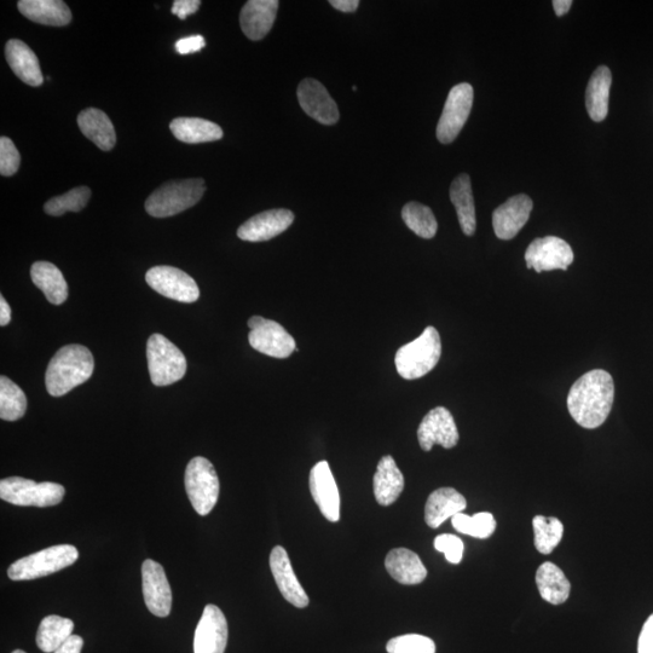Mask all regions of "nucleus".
Masks as SVG:
<instances>
[{"label": "nucleus", "mask_w": 653, "mask_h": 653, "mask_svg": "<svg viewBox=\"0 0 653 653\" xmlns=\"http://www.w3.org/2000/svg\"><path fill=\"white\" fill-rule=\"evenodd\" d=\"M614 400L615 383L611 374L603 369H594L572 385L568 409L577 424L593 430L609 418Z\"/></svg>", "instance_id": "obj_1"}, {"label": "nucleus", "mask_w": 653, "mask_h": 653, "mask_svg": "<svg viewBox=\"0 0 653 653\" xmlns=\"http://www.w3.org/2000/svg\"><path fill=\"white\" fill-rule=\"evenodd\" d=\"M94 369V356L88 348L78 344L63 346L46 369V390L54 397L65 396L74 387L88 381Z\"/></svg>", "instance_id": "obj_2"}, {"label": "nucleus", "mask_w": 653, "mask_h": 653, "mask_svg": "<svg viewBox=\"0 0 653 653\" xmlns=\"http://www.w3.org/2000/svg\"><path fill=\"white\" fill-rule=\"evenodd\" d=\"M442 356L441 337L435 327H427L414 342L403 345L397 351L395 364L403 379L415 380L425 377L437 366Z\"/></svg>", "instance_id": "obj_3"}, {"label": "nucleus", "mask_w": 653, "mask_h": 653, "mask_svg": "<svg viewBox=\"0 0 653 653\" xmlns=\"http://www.w3.org/2000/svg\"><path fill=\"white\" fill-rule=\"evenodd\" d=\"M205 192L206 183L202 178L165 183L149 196L146 211L155 218L176 216L198 204Z\"/></svg>", "instance_id": "obj_4"}, {"label": "nucleus", "mask_w": 653, "mask_h": 653, "mask_svg": "<svg viewBox=\"0 0 653 653\" xmlns=\"http://www.w3.org/2000/svg\"><path fill=\"white\" fill-rule=\"evenodd\" d=\"M79 558L77 548L72 545H57L25 558L16 560L8 569L13 581H31L49 576L73 565Z\"/></svg>", "instance_id": "obj_5"}, {"label": "nucleus", "mask_w": 653, "mask_h": 653, "mask_svg": "<svg viewBox=\"0 0 653 653\" xmlns=\"http://www.w3.org/2000/svg\"><path fill=\"white\" fill-rule=\"evenodd\" d=\"M147 357L150 379L155 386L175 384L187 373L186 356L164 335H150Z\"/></svg>", "instance_id": "obj_6"}, {"label": "nucleus", "mask_w": 653, "mask_h": 653, "mask_svg": "<svg viewBox=\"0 0 653 653\" xmlns=\"http://www.w3.org/2000/svg\"><path fill=\"white\" fill-rule=\"evenodd\" d=\"M66 489L52 482L37 483L22 477H10L0 482V498L22 507H51L65 498Z\"/></svg>", "instance_id": "obj_7"}, {"label": "nucleus", "mask_w": 653, "mask_h": 653, "mask_svg": "<svg viewBox=\"0 0 653 653\" xmlns=\"http://www.w3.org/2000/svg\"><path fill=\"white\" fill-rule=\"evenodd\" d=\"M187 495L194 510L207 516L215 508L219 498V478L215 467L205 458L190 460L186 471Z\"/></svg>", "instance_id": "obj_8"}, {"label": "nucleus", "mask_w": 653, "mask_h": 653, "mask_svg": "<svg viewBox=\"0 0 653 653\" xmlns=\"http://www.w3.org/2000/svg\"><path fill=\"white\" fill-rule=\"evenodd\" d=\"M251 332L248 342L252 348L270 357L288 358L294 351H298L296 340L283 328L280 323L253 316L248 321Z\"/></svg>", "instance_id": "obj_9"}, {"label": "nucleus", "mask_w": 653, "mask_h": 653, "mask_svg": "<svg viewBox=\"0 0 653 653\" xmlns=\"http://www.w3.org/2000/svg\"><path fill=\"white\" fill-rule=\"evenodd\" d=\"M473 88L470 84L461 83L450 90L446 106L437 125V138L443 144L456 140L464 129L473 106Z\"/></svg>", "instance_id": "obj_10"}, {"label": "nucleus", "mask_w": 653, "mask_h": 653, "mask_svg": "<svg viewBox=\"0 0 653 653\" xmlns=\"http://www.w3.org/2000/svg\"><path fill=\"white\" fill-rule=\"evenodd\" d=\"M146 281L154 291L181 303H195L200 298L198 283L184 271L173 267H154L148 270Z\"/></svg>", "instance_id": "obj_11"}, {"label": "nucleus", "mask_w": 653, "mask_h": 653, "mask_svg": "<svg viewBox=\"0 0 653 653\" xmlns=\"http://www.w3.org/2000/svg\"><path fill=\"white\" fill-rule=\"evenodd\" d=\"M525 262L529 269H534L539 274L543 271H565L574 262V252L563 239L546 236L531 242L525 252Z\"/></svg>", "instance_id": "obj_12"}, {"label": "nucleus", "mask_w": 653, "mask_h": 653, "mask_svg": "<svg viewBox=\"0 0 653 653\" xmlns=\"http://www.w3.org/2000/svg\"><path fill=\"white\" fill-rule=\"evenodd\" d=\"M418 439L421 449L425 452H430L436 444L446 449L456 447L460 436L452 413L444 407L432 409L421 421Z\"/></svg>", "instance_id": "obj_13"}, {"label": "nucleus", "mask_w": 653, "mask_h": 653, "mask_svg": "<svg viewBox=\"0 0 653 653\" xmlns=\"http://www.w3.org/2000/svg\"><path fill=\"white\" fill-rule=\"evenodd\" d=\"M142 586L144 603L153 615L167 617L171 614L172 592L163 565L152 559L142 565Z\"/></svg>", "instance_id": "obj_14"}, {"label": "nucleus", "mask_w": 653, "mask_h": 653, "mask_svg": "<svg viewBox=\"0 0 653 653\" xmlns=\"http://www.w3.org/2000/svg\"><path fill=\"white\" fill-rule=\"evenodd\" d=\"M228 637V622L222 610L216 605H207L196 627L194 652L224 653Z\"/></svg>", "instance_id": "obj_15"}, {"label": "nucleus", "mask_w": 653, "mask_h": 653, "mask_svg": "<svg viewBox=\"0 0 653 653\" xmlns=\"http://www.w3.org/2000/svg\"><path fill=\"white\" fill-rule=\"evenodd\" d=\"M309 485L312 499L319 506L323 517L329 522L337 523L340 519V495L327 461H321L312 467Z\"/></svg>", "instance_id": "obj_16"}, {"label": "nucleus", "mask_w": 653, "mask_h": 653, "mask_svg": "<svg viewBox=\"0 0 653 653\" xmlns=\"http://www.w3.org/2000/svg\"><path fill=\"white\" fill-rule=\"evenodd\" d=\"M300 107L312 119L323 125H334L339 120V109L325 86L315 79H304L298 86Z\"/></svg>", "instance_id": "obj_17"}, {"label": "nucleus", "mask_w": 653, "mask_h": 653, "mask_svg": "<svg viewBox=\"0 0 653 653\" xmlns=\"http://www.w3.org/2000/svg\"><path fill=\"white\" fill-rule=\"evenodd\" d=\"M294 222V213L285 208L259 213L248 219L238 229L241 240L248 242H263L285 233Z\"/></svg>", "instance_id": "obj_18"}, {"label": "nucleus", "mask_w": 653, "mask_h": 653, "mask_svg": "<svg viewBox=\"0 0 653 653\" xmlns=\"http://www.w3.org/2000/svg\"><path fill=\"white\" fill-rule=\"evenodd\" d=\"M533 201L528 195L519 194L508 199L504 205L499 206L493 213V227L500 240H512L519 231L528 223Z\"/></svg>", "instance_id": "obj_19"}, {"label": "nucleus", "mask_w": 653, "mask_h": 653, "mask_svg": "<svg viewBox=\"0 0 653 653\" xmlns=\"http://www.w3.org/2000/svg\"><path fill=\"white\" fill-rule=\"evenodd\" d=\"M270 569L283 598L298 609L306 608L309 605L308 594H306L296 574H294L290 557H288L285 548L276 546L271 551Z\"/></svg>", "instance_id": "obj_20"}, {"label": "nucleus", "mask_w": 653, "mask_h": 653, "mask_svg": "<svg viewBox=\"0 0 653 653\" xmlns=\"http://www.w3.org/2000/svg\"><path fill=\"white\" fill-rule=\"evenodd\" d=\"M280 3L277 0H250L240 15L242 32L251 40L263 39L270 32L276 20Z\"/></svg>", "instance_id": "obj_21"}, {"label": "nucleus", "mask_w": 653, "mask_h": 653, "mask_svg": "<svg viewBox=\"0 0 653 653\" xmlns=\"http://www.w3.org/2000/svg\"><path fill=\"white\" fill-rule=\"evenodd\" d=\"M5 57L17 78L23 83L34 86H40L44 83L42 68L34 51L21 40H9L5 46Z\"/></svg>", "instance_id": "obj_22"}, {"label": "nucleus", "mask_w": 653, "mask_h": 653, "mask_svg": "<svg viewBox=\"0 0 653 653\" xmlns=\"http://www.w3.org/2000/svg\"><path fill=\"white\" fill-rule=\"evenodd\" d=\"M385 568L392 579L402 585H419L427 577V570L418 554L407 548L390 551L385 559Z\"/></svg>", "instance_id": "obj_23"}, {"label": "nucleus", "mask_w": 653, "mask_h": 653, "mask_svg": "<svg viewBox=\"0 0 653 653\" xmlns=\"http://www.w3.org/2000/svg\"><path fill=\"white\" fill-rule=\"evenodd\" d=\"M467 506L466 499L453 488H441L433 491L425 506V522L432 529H437L461 513Z\"/></svg>", "instance_id": "obj_24"}, {"label": "nucleus", "mask_w": 653, "mask_h": 653, "mask_svg": "<svg viewBox=\"0 0 653 653\" xmlns=\"http://www.w3.org/2000/svg\"><path fill=\"white\" fill-rule=\"evenodd\" d=\"M374 496L381 506L395 504L404 489V477L392 456L386 455L379 461L373 478Z\"/></svg>", "instance_id": "obj_25"}, {"label": "nucleus", "mask_w": 653, "mask_h": 653, "mask_svg": "<svg viewBox=\"0 0 653 653\" xmlns=\"http://www.w3.org/2000/svg\"><path fill=\"white\" fill-rule=\"evenodd\" d=\"M17 7L28 20L40 25L63 27L72 21L71 9L61 0H21Z\"/></svg>", "instance_id": "obj_26"}, {"label": "nucleus", "mask_w": 653, "mask_h": 653, "mask_svg": "<svg viewBox=\"0 0 653 653\" xmlns=\"http://www.w3.org/2000/svg\"><path fill=\"white\" fill-rule=\"evenodd\" d=\"M78 125L83 135L104 152L112 150L115 143H117V135H115L112 120L100 109H85L79 114Z\"/></svg>", "instance_id": "obj_27"}, {"label": "nucleus", "mask_w": 653, "mask_h": 653, "mask_svg": "<svg viewBox=\"0 0 653 653\" xmlns=\"http://www.w3.org/2000/svg\"><path fill=\"white\" fill-rule=\"evenodd\" d=\"M612 83L611 71L606 66L595 69L586 91V107L589 117L595 123H600L609 113L610 88Z\"/></svg>", "instance_id": "obj_28"}, {"label": "nucleus", "mask_w": 653, "mask_h": 653, "mask_svg": "<svg viewBox=\"0 0 653 653\" xmlns=\"http://www.w3.org/2000/svg\"><path fill=\"white\" fill-rule=\"evenodd\" d=\"M450 200L458 213L460 227L464 234L467 236L475 234L477 228L475 200H473L471 178L466 173L454 179L450 186Z\"/></svg>", "instance_id": "obj_29"}, {"label": "nucleus", "mask_w": 653, "mask_h": 653, "mask_svg": "<svg viewBox=\"0 0 653 653\" xmlns=\"http://www.w3.org/2000/svg\"><path fill=\"white\" fill-rule=\"evenodd\" d=\"M31 277L34 285L45 294L51 304L61 305L68 298V285L56 265L37 262L32 265Z\"/></svg>", "instance_id": "obj_30"}, {"label": "nucleus", "mask_w": 653, "mask_h": 653, "mask_svg": "<svg viewBox=\"0 0 653 653\" xmlns=\"http://www.w3.org/2000/svg\"><path fill=\"white\" fill-rule=\"evenodd\" d=\"M536 585L542 599L552 605L564 604L571 592L570 582L563 570L550 562L543 563L537 570Z\"/></svg>", "instance_id": "obj_31"}, {"label": "nucleus", "mask_w": 653, "mask_h": 653, "mask_svg": "<svg viewBox=\"0 0 653 653\" xmlns=\"http://www.w3.org/2000/svg\"><path fill=\"white\" fill-rule=\"evenodd\" d=\"M170 129L178 141L189 144L215 142L223 137V130L212 121L200 118H177Z\"/></svg>", "instance_id": "obj_32"}, {"label": "nucleus", "mask_w": 653, "mask_h": 653, "mask_svg": "<svg viewBox=\"0 0 653 653\" xmlns=\"http://www.w3.org/2000/svg\"><path fill=\"white\" fill-rule=\"evenodd\" d=\"M74 623L69 618L51 615L45 617L38 628L37 645L46 653H54L72 637Z\"/></svg>", "instance_id": "obj_33"}, {"label": "nucleus", "mask_w": 653, "mask_h": 653, "mask_svg": "<svg viewBox=\"0 0 653 653\" xmlns=\"http://www.w3.org/2000/svg\"><path fill=\"white\" fill-rule=\"evenodd\" d=\"M402 218L407 227L420 238L426 240L435 238L438 223L430 207L421 205L419 202H409L403 207Z\"/></svg>", "instance_id": "obj_34"}, {"label": "nucleus", "mask_w": 653, "mask_h": 653, "mask_svg": "<svg viewBox=\"0 0 653 653\" xmlns=\"http://www.w3.org/2000/svg\"><path fill=\"white\" fill-rule=\"evenodd\" d=\"M27 410V398L14 381L0 378V418L5 421L20 420Z\"/></svg>", "instance_id": "obj_35"}, {"label": "nucleus", "mask_w": 653, "mask_h": 653, "mask_svg": "<svg viewBox=\"0 0 653 653\" xmlns=\"http://www.w3.org/2000/svg\"><path fill=\"white\" fill-rule=\"evenodd\" d=\"M535 547L541 554H551L564 535V525L554 517L536 516L533 520Z\"/></svg>", "instance_id": "obj_36"}, {"label": "nucleus", "mask_w": 653, "mask_h": 653, "mask_svg": "<svg viewBox=\"0 0 653 653\" xmlns=\"http://www.w3.org/2000/svg\"><path fill=\"white\" fill-rule=\"evenodd\" d=\"M452 524L458 533L482 540L489 539L496 529V520L488 512L477 513L473 517L461 512L452 518Z\"/></svg>", "instance_id": "obj_37"}, {"label": "nucleus", "mask_w": 653, "mask_h": 653, "mask_svg": "<svg viewBox=\"0 0 653 653\" xmlns=\"http://www.w3.org/2000/svg\"><path fill=\"white\" fill-rule=\"evenodd\" d=\"M90 198L91 190L88 187L74 188L46 202L44 211L54 217H60L67 212H80L88 205Z\"/></svg>", "instance_id": "obj_38"}, {"label": "nucleus", "mask_w": 653, "mask_h": 653, "mask_svg": "<svg viewBox=\"0 0 653 653\" xmlns=\"http://www.w3.org/2000/svg\"><path fill=\"white\" fill-rule=\"evenodd\" d=\"M386 650L389 653H436V644L424 635L407 634L391 639Z\"/></svg>", "instance_id": "obj_39"}, {"label": "nucleus", "mask_w": 653, "mask_h": 653, "mask_svg": "<svg viewBox=\"0 0 653 653\" xmlns=\"http://www.w3.org/2000/svg\"><path fill=\"white\" fill-rule=\"evenodd\" d=\"M21 164L19 150L8 137L0 138V173L4 177L14 176Z\"/></svg>", "instance_id": "obj_40"}, {"label": "nucleus", "mask_w": 653, "mask_h": 653, "mask_svg": "<svg viewBox=\"0 0 653 653\" xmlns=\"http://www.w3.org/2000/svg\"><path fill=\"white\" fill-rule=\"evenodd\" d=\"M435 548L444 553L449 563L459 564L464 557V542L460 537L450 534L439 535L435 539Z\"/></svg>", "instance_id": "obj_41"}, {"label": "nucleus", "mask_w": 653, "mask_h": 653, "mask_svg": "<svg viewBox=\"0 0 653 653\" xmlns=\"http://www.w3.org/2000/svg\"><path fill=\"white\" fill-rule=\"evenodd\" d=\"M205 45V38L202 36L186 37L178 40L176 50L178 54L188 55L193 54V52H199L205 48Z\"/></svg>", "instance_id": "obj_42"}, {"label": "nucleus", "mask_w": 653, "mask_h": 653, "mask_svg": "<svg viewBox=\"0 0 653 653\" xmlns=\"http://www.w3.org/2000/svg\"><path fill=\"white\" fill-rule=\"evenodd\" d=\"M638 653H653V614L647 618L643 629H641Z\"/></svg>", "instance_id": "obj_43"}, {"label": "nucleus", "mask_w": 653, "mask_h": 653, "mask_svg": "<svg viewBox=\"0 0 653 653\" xmlns=\"http://www.w3.org/2000/svg\"><path fill=\"white\" fill-rule=\"evenodd\" d=\"M200 0H176L173 3L172 14L181 20H186L189 15H193L200 9Z\"/></svg>", "instance_id": "obj_44"}, {"label": "nucleus", "mask_w": 653, "mask_h": 653, "mask_svg": "<svg viewBox=\"0 0 653 653\" xmlns=\"http://www.w3.org/2000/svg\"><path fill=\"white\" fill-rule=\"evenodd\" d=\"M83 646V638H80L79 635H72V637L54 653H82Z\"/></svg>", "instance_id": "obj_45"}, {"label": "nucleus", "mask_w": 653, "mask_h": 653, "mask_svg": "<svg viewBox=\"0 0 653 653\" xmlns=\"http://www.w3.org/2000/svg\"><path fill=\"white\" fill-rule=\"evenodd\" d=\"M329 4H331L334 9L342 11V13H355L360 2H358V0H331Z\"/></svg>", "instance_id": "obj_46"}, {"label": "nucleus", "mask_w": 653, "mask_h": 653, "mask_svg": "<svg viewBox=\"0 0 653 653\" xmlns=\"http://www.w3.org/2000/svg\"><path fill=\"white\" fill-rule=\"evenodd\" d=\"M11 321V309L10 306L2 296L0 297V326H8Z\"/></svg>", "instance_id": "obj_47"}, {"label": "nucleus", "mask_w": 653, "mask_h": 653, "mask_svg": "<svg viewBox=\"0 0 653 653\" xmlns=\"http://www.w3.org/2000/svg\"><path fill=\"white\" fill-rule=\"evenodd\" d=\"M553 8L556 11L557 16H564L571 8V0H554Z\"/></svg>", "instance_id": "obj_48"}, {"label": "nucleus", "mask_w": 653, "mask_h": 653, "mask_svg": "<svg viewBox=\"0 0 653 653\" xmlns=\"http://www.w3.org/2000/svg\"><path fill=\"white\" fill-rule=\"evenodd\" d=\"M13 653H26V652L22 650H15Z\"/></svg>", "instance_id": "obj_49"}]
</instances>
